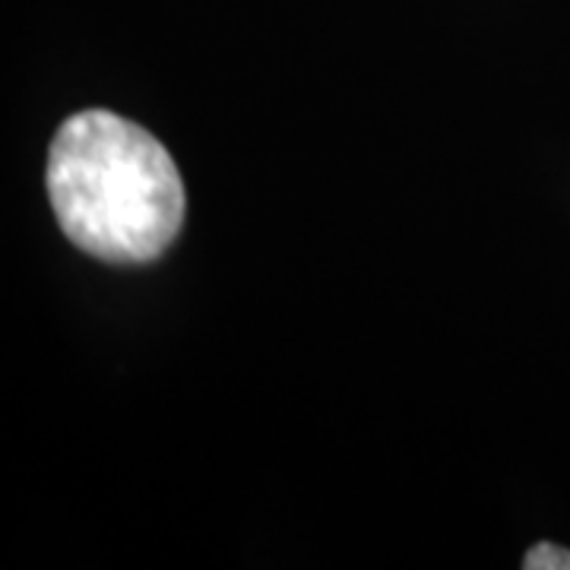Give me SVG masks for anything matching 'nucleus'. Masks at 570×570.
<instances>
[{
  "label": "nucleus",
  "instance_id": "nucleus-1",
  "mask_svg": "<svg viewBox=\"0 0 570 570\" xmlns=\"http://www.w3.org/2000/svg\"><path fill=\"white\" fill-rule=\"evenodd\" d=\"M45 175L63 235L108 264L156 261L184 223L175 159L115 111L92 108L63 121Z\"/></svg>",
  "mask_w": 570,
  "mask_h": 570
},
{
  "label": "nucleus",
  "instance_id": "nucleus-2",
  "mask_svg": "<svg viewBox=\"0 0 570 570\" xmlns=\"http://www.w3.org/2000/svg\"><path fill=\"white\" fill-rule=\"evenodd\" d=\"M523 568L527 570H570V551L558 549L551 542H542L535 549L527 551L523 558Z\"/></svg>",
  "mask_w": 570,
  "mask_h": 570
}]
</instances>
